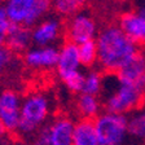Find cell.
<instances>
[{
	"mask_svg": "<svg viewBox=\"0 0 145 145\" xmlns=\"http://www.w3.org/2000/svg\"><path fill=\"white\" fill-rule=\"evenodd\" d=\"M99 62L103 69L117 72L139 53L137 45L121 30L119 26H106L96 39Z\"/></svg>",
	"mask_w": 145,
	"mask_h": 145,
	"instance_id": "cell-1",
	"label": "cell"
},
{
	"mask_svg": "<svg viewBox=\"0 0 145 145\" xmlns=\"http://www.w3.org/2000/svg\"><path fill=\"white\" fill-rule=\"evenodd\" d=\"M49 115V100L43 93H30L21 103L18 132L30 135L44 126Z\"/></svg>",
	"mask_w": 145,
	"mask_h": 145,
	"instance_id": "cell-2",
	"label": "cell"
},
{
	"mask_svg": "<svg viewBox=\"0 0 145 145\" xmlns=\"http://www.w3.org/2000/svg\"><path fill=\"white\" fill-rule=\"evenodd\" d=\"M93 124L100 145H122L128 132V121L123 114L106 112L97 115Z\"/></svg>",
	"mask_w": 145,
	"mask_h": 145,
	"instance_id": "cell-3",
	"label": "cell"
},
{
	"mask_svg": "<svg viewBox=\"0 0 145 145\" xmlns=\"http://www.w3.org/2000/svg\"><path fill=\"white\" fill-rule=\"evenodd\" d=\"M119 83V82H118ZM145 100V91L131 84L119 83V87L113 92L105 101L108 113L124 114L142 105Z\"/></svg>",
	"mask_w": 145,
	"mask_h": 145,
	"instance_id": "cell-4",
	"label": "cell"
},
{
	"mask_svg": "<svg viewBox=\"0 0 145 145\" xmlns=\"http://www.w3.org/2000/svg\"><path fill=\"white\" fill-rule=\"evenodd\" d=\"M97 34L96 22L87 13H76L70 17L66 25V38L67 42H71L76 45H80L86 42L95 40Z\"/></svg>",
	"mask_w": 145,
	"mask_h": 145,
	"instance_id": "cell-5",
	"label": "cell"
},
{
	"mask_svg": "<svg viewBox=\"0 0 145 145\" xmlns=\"http://www.w3.org/2000/svg\"><path fill=\"white\" fill-rule=\"evenodd\" d=\"M21 99L12 89H5L0 93V122L7 132L18 130L21 118Z\"/></svg>",
	"mask_w": 145,
	"mask_h": 145,
	"instance_id": "cell-6",
	"label": "cell"
},
{
	"mask_svg": "<svg viewBox=\"0 0 145 145\" xmlns=\"http://www.w3.org/2000/svg\"><path fill=\"white\" fill-rule=\"evenodd\" d=\"M58 54H60V49L56 48L54 45L35 47V48H30L25 52L24 61L26 66L31 67V69L49 70L57 66Z\"/></svg>",
	"mask_w": 145,
	"mask_h": 145,
	"instance_id": "cell-7",
	"label": "cell"
},
{
	"mask_svg": "<svg viewBox=\"0 0 145 145\" xmlns=\"http://www.w3.org/2000/svg\"><path fill=\"white\" fill-rule=\"evenodd\" d=\"M119 83L131 84L145 91V56L137 53L128 63H126L119 71H117Z\"/></svg>",
	"mask_w": 145,
	"mask_h": 145,
	"instance_id": "cell-8",
	"label": "cell"
},
{
	"mask_svg": "<svg viewBox=\"0 0 145 145\" xmlns=\"http://www.w3.org/2000/svg\"><path fill=\"white\" fill-rule=\"evenodd\" d=\"M52 145H72L75 123L67 117H57L45 124Z\"/></svg>",
	"mask_w": 145,
	"mask_h": 145,
	"instance_id": "cell-9",
	"label": "cell"
},
{
	"mask_svg": "<svg viewBox=\"0 0 145 145\" xmlns=\"http://www.w3.org/2000/svg\"><path fill=\"white\" fill-rule=\"evenodd\" d=\"M61 22L57 18L49 17L47 20H43L39 24H36L35 27L31 30L33 43L36 47H47L52 45L61 35Z\"/></svg>",
	"mask_w": 145,
	"mask_h": 145,
	"instance_id": "cell-10",
	"label": "cell"
},
{
	"mask_svg": "<svg viewBox=\"0 0 145 145\" xmlns=\"http://www.w3.org/2000/svg\"><path fill=\"white\" fill-rule=\"evenodd\" d=\"M33 43L31 29L20 24H10L7 33L5 47L13 53H25Z\"/></svg>",
	"mask_w": 145,
	"mask_h": 145,
	"instance_id": "cell-11",
	"label": "cell"
},
{
	"mask_svg": "<svg viewBox=\"0 0 145 145\" xmlns=\"http://www.w3.org/2000/svg\"><path fill=\"white\" fill-rule=\"evenodd\" d=\"M118 26L136 45L145 44V18L139 13H123L119 17Z\"/></svg>",
	"mask_w": 145,
	"mask_h": 145,
	"instance_id": "cell-12",
	"label": "cell"
},
{
	"mask_svg": "<svg viewBox=\"0 0 145 145\" xmlns=\"http://www.w3.org/2000/svg\"><path fill=\"white\" fill-rule=\"evenodd\" d=\"M80 60H79V51L78 45L71 42L63 43L60 48V54H58V62H57V74L61 79L71 72L79 70L80 67Z\"/></svg>",
	"mask_w": 145,
	"mask_h": 145,
	"instance_id": "cell-13",
	"label": "cell"
},
{
	"mask_svg": "<svg viewBox=\"0 0 145 145\" xmlns=\"http://www.w3.org/2000/svg\"><path fill=\"white\" fill-rule=\"evenodd\" d=\"M72 145H100L92 119H82L75 124Z\"/></svg>",
	"mask_w": 145,
	"mask_h": 145,
	"instance_id": "cell-14",
	"label": "cell"
},
{
	"mask_svg": "<svg viewBox=\"0 0 145 145\" xmlns=\"http://www.w3.org/2000/svg\"><path fill=\"white\" fill-rule=\"evenodd\" d=\"M35 0H5V10L10 22L24 25Z\"/></svg>",
	"mask_w": 145,
	"mask_h": 145,
	"instance_id": "cell-15",
	"label": "cell"
},
{
	"mask_svg": "<svg viewBox=\"0 0 145 145\" xmlns=\"http://www.w3.org/2000/svg\"><path fill=\"white\" fill-rule=\"evenodd\" d=\"M76 109L79 114L83 117V119H92L99 115L101 104H100L97 96L88 93H79L76 100Z\"/></svg>",
	"mask_w": 145,
	"mask_h": 145,
	"instance_id": "cell-16",
	"label": "cell"
},
{
	"mask_svg": "<svg viewBox=\"0 0 145 145\" xmlns=\"http://www.w3.org/2000/svg\"><path fill=\"white\" fill-rule=\"evenodd\" d=\"M52 1L53 0H35L30 13L27 14L26 20L24 22L25 26L31 27V26H35L36 24H39L40 20L51 10Z\"/></svg>",
	"mask_w": 145,
	"mask_h": 145,
	"instance_id": "cell-17",
	"label": "cell"
},
{
	"mask_svg": "<svg viewBox=\"0 0 145 145\" xmlns=\"http://www.w3.org/2000/svg\"><path fill=\"white\" fill-rule=\"evenodd\" d=\"M87 0H53L52 8L60 16L72 17L83 8Z\"/></svg>",
	"mask_w": 145,
	"mask_h": 145,
	"instance_id": "cell-18",
	"label": "cell"
},
{
	"mask_svg": "<svg viewBox=\"0 0 145 145\" xmlns=\"http://www.w3.org/2000/svg\"><path fill=\"white\" fill-rule=\"evenodd\" d=\"M79 60L80 65L84 67H91L99 61V53H97L96 40H89L83 44L78 45Z\"/></svg>",
	"mask_w": 145,
	"mask_h": 145,
	"instance_id": "cell-19",
	"label": "cell"
},
{
	"mask_svg": "<svg viewBox=\"0 0 145 145\" xmlns=\"http://www.w3.org/2000/svg\"><path fill=\"white\" fill-rule=\"evenodd\" d=\"M103 88V75L96 70H91L84 76V84H83V91L82 93L88 95H97Z\"/></svg>",
	"mask_w": 145,
	"mask_h": 145,
	"instance_id": "cell-20",
	"label": "cell"
},
{
	"mask_svg": "<svg viewBox=\"0 0 145 145\" xmlns=\"http://www.w3.org/2000/svg\"><path fill=\"white\" fill-rule=\"evenodd\" d=\"M84 74L79 70L71 72L69 75H66L65 78H62L61 80L63 82V84L70 92L72 93H82L83 91V84H84Z\"/></svg>",
	"mask_w": 145,
	"mask_h": 145,
	"instance_id": "cell-21",
	"label": "cell"
},
{
	"mask_svg": "<svg viewBox=\"0 0 145 145\" xmlns=\"http://www.w3.org/2000/svg\"><path fill=\"white\" fill-rule=\"evenodd\" d=\"M128 133L137 139H145V112L133 115L128 121Z\"/></svg>",
	"mask_w": 145,
	"mask_h": 145,
	"instance_id": "cell-22",
	"label": "cell"
},
{
	"mask_svg": "<svg viewBox=\"0 0 145 145\" xmlns=\"http://www.w3.org/2000/svg\"><path fill=\"white\" fill-rule=\"evenodd\" d=\"M10 61H12V52L7 47H1L0 48V75L3 74L7 66L10 63Z\"/></svg>",
	"mask_w": 145,
	"mask_h": 145,
	"instance_id": "cell-23",
	"label": "cell"
},
{
	"mask_svg": "<svg viewBox=\"0 0 145 145\" xmlns=\"http://www.w3.org/2000/svg\"><path fill=\"white\" fill-rule=\"evenodd\" d=\"M33 145H52L45 126H43L42 128L38 131L36 136L34 137V140H33Z\"/></svg>",
	"mask_w": 145,
	"mask_h": 145,
	"instance_id": "cell-24",
	"label": "cell"
},
{
	"mask_svg": "<svg viewBox=\"0 0 145 145\" xmlns=\"http://www.w3.org/2000/svg\"><path fill=\"white\" fill-rule=\"evenodd\" d=\"M10 20H9L8 14H7L5 7L0 4V31H4V33H8V29L10 26Z\"/></svg>",
	"mask_w": 145,
	"mask_h": 145,
	"instance_id": "cell-25",
	"label": "cell"
},
{
	"mask_svg": "<svg viewBox=\"0 0 145 145\" xmlns=\"http://www.w3.org/2000/svg\"><path fill=\"white\" fill-rule=\"evenodd\" d=\"M5 40H7V33L0 31V48L5 47Z\"/></svg>",
	"mask_w": 145,
	"mask_h": 145,
	"instance_id": "cell-26",
	"label": "cell"
},
{
	"mask_svg": "<svg viewBox=\"0 0 145 145\" xmlns=\"http://www.w3.org/2000/svg\"><path fill=\"white\" fill-rule=\"evenodd\" d=\"M7 132V130H5V127L3 126V123L0 122V135H4V133Z\"/></svg>",
	"mask_w": 145,
	"mask_h": 145,
	"instance_id": "cell-27",
	"label": "cell"
},
{
	"mask_svg": "<svg viewBox=\"0 0 145 145\" xmlns=\"http://www.w3.org/2000/svg\"><path fill=\"white\" fill-rule=\"evenodd\" d=\"M139 14L141 16V17H144V18H145V7H142V8H140V10H139Z\"/></svg>",
	"mask_w": 145,
	"mask_h": 145,
	"instance_id": "cell-28",
	"label": "cell"
},
{
	"mask_svg": "<svg viewBox=\"0 0 145 145\" xmlns=\"http://www.w3.org/2000/svg\"><path fill=\"white\" fill-rule=\"evenodd\" d=\"M0 1H3V0H0Z\"/></svg>",
	"mask_w": 145,
	"mask_h": 145,
	"instance_id": "cell-29",
	"label": "cell"
}]
</instances>
